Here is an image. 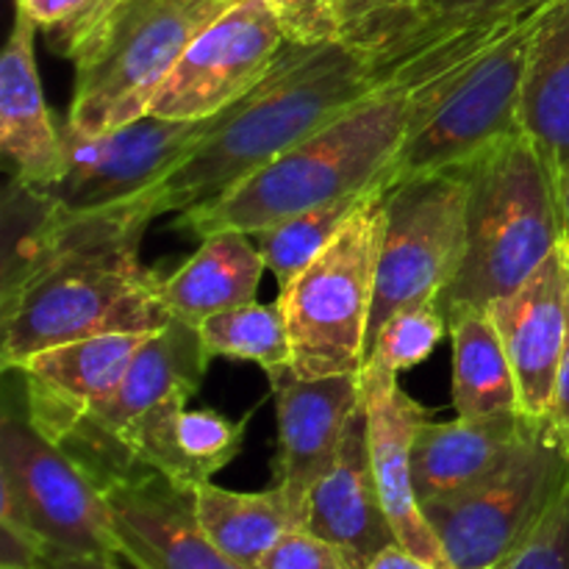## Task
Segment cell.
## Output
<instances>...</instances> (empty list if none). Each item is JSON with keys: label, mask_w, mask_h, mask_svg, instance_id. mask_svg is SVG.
I'll use <instances>...</instances> for the list:
<instances>
[{"label": "cell", "mask_w": 569, "mask_h": 569, "mask_svg": "<svg viewBox=\"0 0 569 569\" xmlns=\"http://www.w3.org/2000/svg\"><path fill=\"white\" fill-rule=\"evenodd\" d=\"M520 17L433 22L415 53L381 89L226 194L181 211L172 226L198 239L220 231L256 237L311 206L392 183L395 161L415 122L472 56Z\"/></svg>", "instance_id": "6da1fadb"}, {"label": "cell", "mask_w": 569, "mask_h": 569, "mask_svg": "<svg viewBox=\"0 0 569 569\" xmlns=\"http://www.w3.org/2000/svg\"><path fill=\"white\" fill-rule=\"evenodd\" d=\"M433 22L395 44L283 42L267 76L237 103L209 117L203 137L150 192L126 211L139 222L181 214L220 198L295 144L309 139L359 100L381 89L406 64Z\"/></svg>", "instance_id": "7a4b0ae2"}, {"label": "cell", "mask_w": 569, "mask_h": 569, "mask_svg": "<svg viewBox=\"0 0 569 569\" xmlns=\"http://www.w3.org/2000/svg\"><path fill=\"white\" fill-rule=\"evenodd\" d=\"M148 222L126 211H61L37 264L0 287V367L100 333H156L172 322L164 278L139 261Z\"/></svg>", "instance_id": "3957f363"}, {"label": "cell", "mask_w": 569, "mask_h": 569, "mask_svg": "<svg viewBox=\"0 0 569 569\" xmlns=\"http://www.w3.org/2000/svg\"><path fill=\"white\" fill-rule=\"evenodd\" d=\"M465 172L470 183L465 253L437 303L445 317L461 309H492L565 242L559 194L526 133L500 142Z\"/></svg>", "instance_id": "277c9868"}, {"label": "cell", "mask_w": 569, "mask_h": 569, "mask_svg": "<svg viewBox=\"0 0 569 569\" xmlns=\"http://www.w3.org/2000/svg\"><path fill=\"white\" fill-rule=\"evenodd\" d=\"M239 0H126L76 56L67 120L81 131L126 126L150 111L183 50Z\"/></svg>", "instance_id": "5b68a950"}, {"label": "cell", "mask_w": 569, "mask_h": 569, "mask_svg": "<svg viewBox=\"0 0 569 569\" xmlns=\"http://www.w3.org/2000/svg\"><path fill=\"white\" fill-rule=\"evenodd\" d=\"M387 187L372 189L328 248L278 295L300 378L365 370Z\"/></svg>", "instance_id": "8992f818"}, {"label": "cell", "mask_w": 569, "mask_h": 569, "mask_svg": "<svg viewBox=\"0 0 569 569\" xmlns=\"http://www.w3.org/2000/svg\"><path fill=\"white\" fill-rule=\"evenodd\" d=\"M545 6L511 22L450 78L411 128L395 161L392 183L428 172L465 170L500 142L522 133L528 50Z\"/></svg>", "instance_id": "52a82bcc"}, {"label": "cell", "mask_w": 569, "mask_h": 569, "mask_svg": "<svg viewBox=\"0 0 569 569\" xmlns=\"http://www.w3.org/2000/svg\"><path fill=\"white\" fill-rule=\"evenodd\" d=\"M467 198L465 170L400 178L387 187L367 356L389 317L439 303L453 283L465 253Z\"/></svg>", "instance_id": "ba28073f"}, {"label": "cell", "mask_w": 569, "mask_h": 569, "mask_svg": "<svg viewBox=\"0 0 569 569\" xmlns=\"http://www.w3.org/2000/svg\"><path fill=\"white\" fill-rule=\"evenodd\" d=\"M0 481L11 487L26 526L48 545L50 556L122 559L103 489L33 426L22 398L17 409L9 400L0 420Z\"/></svg>", "instance_id": "9c48e42d"}, {"label": "cell", "mask_w": 569, "mask_h": 569, "mask_svg": "<svg viewBox=\"0 0 569 569\" xmlns=\"http://www.w3.org/2000/svg\"><path fill=\"white\" fill-rule=\"evenodd\" d=\"M569 476V459L542 422L515 459L478 487L422 503L448 569L503 567L531 537Z\"/></svg>", "instance_id": "30bf717a"}, {"label": "cell", "mask_w": 569, "mask_h": 569, "mask_svg": "<svg viewBox=\"0 0 569 569\" xmlns=\"http://www.w3.org/2000/svg\"><path fill=\"white\" fill-rule=\"evenodd\" d=\"M211 356L200 331L181 320L150 333L137 350L114 392L83 417L59 442L103 489L114 478L139 470L133 445L139 431L161 411L187 406L203 383Z\"/></svg>", "instance_id": "8fae6325"}, {"label": "cell", "mask_w": 569, "mask_h": 569, "mask_svg": "<svg viewBox=\"0 0 569 569\" xmlns=\"http://www.w3.org/2000/svg\"><path fill=\"white\" fill-rule=\"evenodd\" d=\"M64 172L39 187L72 214L122 211L156 187L203 137L209 120H164L144 114L106 131L59 122Z\"/></svg>", "instance_id": "7c38bea8"}, {"label": "cell", "mask_w": 569, "mask_h": 569, "mask_svg": "<svg viewBox=\"0 0 569 569\" xmlns=\"http://www.w3.org/2000/svg\"><path fill=\"white\" fill-rule=\"evenodd\" d=\"M287 37L270 0H239L178 59L148 114L209 120L256 87Z\"/></svg>", "instance_id": "4fadbf2b"}, {"label": "cell", "mask_w": 569, "mask_h": 569, "mask_svg": "<svg viewBox=\"0 0 569 569\" xmlns=\"http://www.w3.org/2000/svg\"><path fill=\"white\" fill-rule=\"evenodd\" d=\"M278 411L276 483L309 509L311 489L337 461L350 420L365 403L361 372L300 378L295 367L267 372Z\"/></svg>", "instance_id": "5bb4252c"}, {"label": "cell", "mask_w": 569, "mask_h": 569, "mask_svg": "<svg viewBox=\"0 0 569 569\" xmlns=\"http://www.w3.org/2000/svg\"><path fill=\"white\" fill-rule=\"evenodd\" d=\"M150 333H100L56 345L22 359L14 370L22 406L33 426L59 445L92 415L126 376Z\"/></svg>", "instance_id": "9a60e30c"}, {"label": "cell", "mask_w": 569, "mask_h": 569, "mask_svg": "<svg viewBox=\"0 0 569 569\" xmlns=\"http://www.w3.org/2000/svg\"><path fill=\"white\" fill-rule=\"evenodd\" d=\"M122 559L137 569H250L222 553L198 522L194 492L153 470L103 487Z\"/></svg>", "instance_id": "2e32d148"}, {"label": "cell", "mask_w": 569, "mask_h": 569, "mask_svg": "<svg viewBox=\"0 0 569 569\" xmlns=\"http://www.w3.org/2000/svg\"><path fill=\"white\" fill-rule=\"evenodd\" d=\"M367 406V439H370V461L376 472L378 495L389 517L395 539L400 548L420 556L433 567L448 569V559L422 511L411 476V448L415 433L428 411L406 395L398 383V372L383 361L367 359L361 370Z\"/></svg>", "instance_id": "e0dca14e"}, {"label": "cell", "mask_w": 569, "mask_h": 569, "mask_svg": "<svg viewBox=\"0 0 569 569\" xmlns=\"http://www.w3.org/2000/svg\"><path fill=\"white\" fill-rule=\"evenodd\" d=\"M520 392V411L548 420L556 378L569 345V256L561 242L509 298L492 306Z\"/></svg>", "instance_id": "ac0fdd59"}, {"label": "cell", "mask_w": 569, "mask_h": 569, "mask_svg": "<svg viewBox=\"0 0 569 569\" xmlns=\"http://www.w3.org/2000/svg\"><path fill=\"white\" fill-rule=\"evenodd\" d=\"M542 428L522 411L492 417L422 420L411 448V476L420 503L453 498L503 470L517 450Z\"/></svg>", "instance_id": "d6986e66"}, {"label": "cell", "mask_w": 569, "mask_h": 569, "mask_svg": "<svg viewBox=\"0 0 569 569\" xmlns=\"http://www.w3.org/2000/svg\"><path fill=\"white\" fill-rule=\"evenodd\" d=\"M306 528L337 545L356 569H367L381 550L398 545L372 472L365 403L350 420L333 467L311 489Z\"/></svg>", "instance_id": "ffe728a7"}, {"label": "cell", "mask_w": 569, "mask_h": 569, "mask_svg": "<svg viewBox=\"0 0 569 569\" xmlns=\"http://www.w3.org/2000/svg\"><path fill=\"white\" fill-rule=\"evenodd\" d=\"M33 37L37 26L17 9L0 53V148L14 164V178L31 187H48L64 172V144L59 120L44 103Z\"/></svg>", "instance_id": "44dd1931"}, {"label": "cell", "mask_w": 569, "mask_h": 569, "mask_svg": "<svg viewBox=\"0 0 569 569\" xmlns=\"http://www.w3.org/2000/svg\"><path fill=\"white\" fill-rule=\"evenodd\" d=\"M522 133L550 172L556 194L569 176V0L539 14L522 83Z\"/></svg>", "instance_id": "7402d4cb"}, {"label": "cell", "mask_w": 569, "mask_h": 569, "mask_svg": "<svg viewBox=\"0 0 569 569\" xmlns=\"http://www.w3.org/2000/svg\"><path fill=\"white\" fill-rule=\"evenodd\" d=\"M248 417L231 420L214 409H172L156 415L139 431L133 459L139 470H153L181 489L209 483L242 450Z\"/></svg>", "instance_id": "603a6c76"}, {"label": "cell", "mask_w": 569, "mask_h": 569, "mask_svg": "<svg viewBox=\"0 0 569 569\" xmlns=\"http://www.w3.org/2000/svg\"><path fill=\"white\" fill-rule=\"evenodd\" d=\"M250 239L239 231L211 233L187 264L164 278V303L172 320L198 328L220 311L253 303L267 264Z\"/></svg>", "instance_id": "cb8c5ba5"}, {"label": "cell", "mask_w": 569, "mask_h": 569, "mask_svg": "<svg viewBox=\"0 0 569 569\" xmlns=\"http://www.w3.org/2000/svg\"><path fill=\"white\" fill-rule=\"evenodd\" d=\"M194 511L206 537L250 569H259L283 533L306 528L309 520V509L278 483L264 492H231L211 481L200 483L194 489Z\"/></svg>", "instance_id": "d4e9b609"}, {"label": "cell", "mask_w": 569, "mask_h": 569, "mask_svg": "<svg viewBox=\"0 0 569 569\" xmlns=\"http://www.w3.org/2000/svg\"><path fill=\"white\" fill-rule=\"evenodd\" d=\"M453 339V406L459 417L520 411V392L498 322L489 309H461L445 317Z\"/></svg>", "instance_id": "484cf974"}, {"label": "cell", "mask_w": 569, "mask_h": 569, "mask_svg": "<svg viewBox=\"0 0 569 569\" xmlns=\"http://www.w3.org/2000/svg\"><path fill=\"white\" fill-rule=\"evenodd\" d=\"M370 192L326 200L256 233L253 239L264 256L267 270L276 276L278 292H283L328 248V242L342 231L345 222L353 217V211Z\"/></svg>", "instance_id": "4316f807"}, {"label": "cell", "mask_w": 569, "mask_h": 569, "mask_svg": "<svg viewBox=\"0 0 569 569\" xmlns=\"http://www.w3.org/2000/svg\"><path fill=\"white\" fill-rule=\"evenodd\" d=\"M209 356L222 359L253 361L270 372L292 365V342H289L287 317L281 303H248L239 309L220 311L198 326Z\"/></svg>", "instance_id": "83f0119b"}, {"label": "cell", "mask_w": 569, "mask_h": 569, "mask_svg": "<svg viewBox=\"0 0 569 569\" xmlns=\"http://www.w3.org/2000/svg\"><path fill=\"white\" fill-rule=\"evenodd\" d=\"M14 3L31 17L37 31L48 33L56 53L76 59L126 0H14Z\"/></svg>", "instance_id": "f1b7e54d"}, {"label": "cell", "mask_w": 569, "mask_h": 569, "mask_svg": "<svg viewBox=\"0 0 569 569\" xmlns=\"http://www.w3.org/2000/svg\"><path fill=\"white\" fill-rule=\"evenodd\" d=\"M445 333L448 320L437 303L403 309L383 322L367 359L383 361L395 372L411 370L433 353Z\"/></svg>", "instance_id": "f546056e"}, {"label": "cell", "mask_w": 569, "mask_h": 569, "mask_svg": "<svg viewBox=\"0 0 569 569\" xmlns=\"http://www.w3.org/2000/svg\"><path fill=\"white\" fill-rule=\"evenodd\" d=\"M422 26V0H342L339 39L353 44H395Z\"/></svg>", "instance_id": "4dcf8cb0"}, {"label": "cell", "mask_w": 569, "mask_h": 569, "mask_svg": "<svg viewBox=\"0 0 569 569\" xmlns=\"http://www.w3.org/2000/svg\"><path fill=\"white\" fill-rule=\"evenodd\" d=\"M503 569H569V476L531 537Z\"/></svg>", "instance_id": "1f68e13d"}, {"label": "cell", "mask_w": 569, "mask_h": 569, "mask_svg": "<svg viewBox=\"0 0 569 569\" xmlns=\"http://www.w3.org/2000/svg\"><path fill=\"white\" fill-rule=\"evenodd\" d=\"M287 42L322 44L339 39L342 0H270Z\"/></svg>", "instance_id": "d6a6232c"}, {"label": "cell", "mask_w": 569, "mask_h": 569, "mask_svg": "<svg viewBox=\"0 0 569 569\" xmlns=\"http://www.w3.org/2000/svg\"><path fill=\"white\" fill-rule=\"evenodd\" d=\"M259 569H356L337 545L326 542L309 528H295L283 533L270 553L261 559Z\"/></svg>", "instance_id": "836d02e7"}, {"label": "cell", "mask_w": 569, "mask_h": 569, "mask_svg": "<svg viewBox=\"0 0 569 569\" xmlns=\"http://www.w3.org/2000/svg\"><path fill=\"white\" fill-rule=\"evenodd\" d=\"M550 0H422V20L481 22L520 17Z\"/></svg>", "instance_id": "e575fe53"}, {"label": "cell", "mask_w": 569, "mask_h": 569, "mask_svg": "<svg viewBox=\"0 0 569 569\" xmlns=\"http://www.w3.org/2000/svg\"><path fill=\"white\" fill-rule=\"evenodd\" d=\"M48 545L31 531L0 522V569H42Z\"/></svg>", "instance_id": "d590c367"}, {"label": "cell", "mask_w": 569, "mask_h": 569, "mask_svg": "<svg viewBox=\"0 0 569 569\" xmlns=\"http://www.w3.org/2000/svg\"><path fill=\"white\" fill-rule=\"evenodd\" d=\"M545 426H548L550 437L559 442V448L565 450V456L569 459V345H567L565 361H561L559 378H556L553 403H550Z\"/></svg>", "instance_id": "8d00e7d4"}, {"label": "cell", "mask_w": 569, "mask_h": 569, "mask_svg": "<svg viewBox=\"0 0 569 569\" xmlns=\"http://www.w3.org/2000/svg\"><path fill=\"white\" fill-rule=\"evenodd\" d=\"M367 569H442V567L428 565V561H422L420 556L409 553V550L400 548V545H392V548L381 550V553L367 565Z\"/></svg>", "instance_id": "74e56055"}, {"label": "cell", "mask_w": 569, "mask_h": 569, "mask_svg": "<svg viewBox=\"0 0 569 569\" xmlns=\"http://www.w3.org/2000/svg\"><path fill=\"white\" fill-rule=\"evenodd\" d=\"M42 569H122L117 561H100V559H70V556H48Z\"/></svg>", "instance_id": "f35d334b"}, {"label": "cell", "mask_w": 569, "mask_h": 569, "mask_svg": "<svg viewBox=\"0 0 569 569\" xmlns=\"http://www.w3.org/2000/svg\"><path fill=\"white\" fill-rule=\"evenodd\" d=\"M559 211H561V237H565V244L569 242V176L559 192Z\"/></svg>", "instance_id": "ab89813d"}, {"label": "cell", "mask_w": 569, "mask_h": 569, "mask_svg": "<svg viewBox=\"0 0 569 569\" xmlns=\"http://www.w3.org/2000/svg\"><path fill=\"white\" fill-rule=\"evenodd\" d=\"M567 256H569V242H567Z\"/></svg>", "instance_id": "60d3db41"}, {"label": "cell", "mask_w": 569, "mask_h": 569, "mask_svg": "<svg viewBox=\"0 0 569 569\" xmlns=\"http://www.w3.org/2000/svg\"><path fill=\"white\" fill-rule=\"evenodd\" d=\"M492 569H503V567H492Z\"/></svg>", "instance_id": "b9f144b4"}]
</instances>
